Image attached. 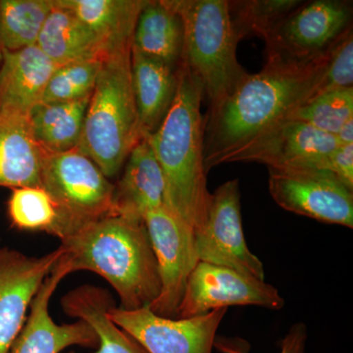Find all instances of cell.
I'll use <instances>...</instances> for the list:
<instances>
[{"label":"cell","instance_id":"27","mask_svg":"<svg viewBox=\"0 0 353 353\" xmlns=\"http://www.w3.org/2000/svg\"><path fill=\"white\" fill-rule=\"evenodd\" d=\"M353 118V88L316 95L290 111L284 120H296L326 134L336 136Z\"/></svg>","mask_w":353,"mask_h":353},{"label":"cell","instance_id":"29","mask_svg":"<svg viewBox=\"0 0 353 353\" xmlns=\"http://www.w3.org/2000/svg\"><path fill=\"white\" fill-rule=\"evenodd\" d=\"M8 201V214L14 227L23 231L52 234L57 224L54 203L41 187L12 189Z\"/></svg>","mask_w":353,"mask_h":353},{"label":"cell","instance_id":"16","mask_svg":"<svg viewBox=\"0 0 353 353\" xmlns=\"http://www.w3.org/2000/svg\"><path fill=\"white\" fill-rule=\"evenodd\" d=\"M57 65L38 46L3 50L0 66V114L29 118L41 103L46 85Z\"/></svg>","mask_w":353,"mask_h":353},{"label":"cell","instance_id":"10","mask_svg":"<svg viewBox=\"0 0 353 353\" xmlns=\"http://www.w3.org/2000/svg\"><path fill=\"white\" fill-rule=\"evenodd\" d=\"M269 192L274 201L290 212L353 227V190L330 172L269 169Z\"/></svg>","mask_w":353,"mask_h":353},{"label":"cell","instance_id":"33","mask_svg":"<svg viewBox=\"0 0 353 353\" xmlns=\"http://www.w3.org/2000/svg\"><path fill=\"white\" fill-rule=\"evenodd\" d=\"M334 137L340 145L353 143V118L348 120Z\"/></svg>","mask_w":353,"mask_h":353},{"label":"cell","instance_id":"31","mask_svg":"<svg viewBox=\"0 0 353 353\" xmlns=\"http://www.w3.org/2000/svg\"><path fill=\"white\" fill-rule=\"evenodd\" d=\"M307 330L303 323L294 325L281 341V353H305ZM214 347L221 353H250V343L241 338L216 336Z\"/></svg>","mask_w":353,"mask_h":353},{"label":"cell","instance_id":"5","mask_svg":"<svg viewBox=\"0 0 353 353\" xmlns=\"http://www.w3.org/2000/svg\"><path fill=\"white\" fill-rule=\"evenodd\" d=\"M183 27V57L199 79L209 109L214 108L248 75L236 57L227 0H167Z\"/></svg>","mask_w":353,"mask_h":353},{"label":"cell","instance_id":"11","mask_svg":"<svg viewBox=\"0 0 353 353\" xmlns=\"http://www.w3.org/2000/svg\"><path fill=\"white\" fill-rule=\"evenodd\" d=\"M228 308L190 318H165L146 307L125 310L114 305L112 321L148 353H212L216 333Z\"/></svg>","mask_w":353,"mask_h":353},{"label":"cell","instance_id":"3","mask_svg":"<svg viewBox=\"0 0 353 353\" xmlns=\"http://www.w3.org/2000/svg\"><path fill=\"white\" fill-rule=\"evenodd\" d=\"M70 271H90L117 292L121 308L146 307L160 294L157 262L145 221L110 215L61 241Z\"/></svg>","mask_w":353,"mask_h":353},{"label":"cell","instance_id":"15","mask_svg":"<svg viewBox=\"0 0 353 353\" xmlns=\"http://www.w3.org/2000/svg\"><path fill=\"white\" fill-rule=\"evenodd\" d=\"M70 274L68 265L60 257L32 299L24 328L9 353H60L71 347H97V334L87 323L77 320L59 325L51 317V297Z\"/></svg>","mask_w":353,"mask_h":353},{"label":"cell","instance_id":"7","mask_svg":"<svg viewBox=\"0 0 353 353\" xmlns=\"http://www.w3.org/2000/svg\"><path fill=\"white\" fill-rule=\"evenodd\" d=\"M352 27V2H301L264 39L265 63L301 64L321 57Z\"/></svg>","mask_w":353,"mask_h":353},{"label":"cell","instance_id":"13","mask_svg":"<svg viewBox=\"0 0 353 353\" xmlns=\"http://www.w3.org/2000/svg\"><path fill=\"white\" fill-rule=\"evenodd\" d=\"M61 246L43 256L0 248V353H9L24 328L37 292L54 268Z\"/></svg>","mask_w":353,"mask_h":353},{"label":"cell","instance_id":"30","mask_svg":"<svg viewBox=\"0 0 353 353\" xmlns=\"http://www.w3.org/2000/svg\"><path fill=\"white\" fill-rule=\"evenodd\" d=\"M350 88H353L352 27L330 48L328 63L313 97L332 90Z\"/></svg>","mask_w":353,"mask_h":353},{"label":"cell","instance_id":"9","mask_svg":"<svg viewBox=\"0 0 353 353\" xmlns=\"http://www.w3.org/2000/svg\"><path fill=\"white\" fill-rule=\"evenodd\" d=\"M194 239L199 261L264 281L263 263L250 252L243 234L238 179L222 183L211 194L205 224Z\"/></svg>","mask_w":353,"mask_h":353},{"label":"cell","instance_id":"32","mask_svg":"<svg viewBox=\"0 0 353 353\" xmlns=\"http://www.w3.org/2000/svg\"><path fill=\"white\" fill-rule=\"evenodd\" d=\"M309 169L330 172L353 190V143L339 145L333 152L316 160Z\"/></svg>","mask_w":353,"mask_h":353},{"label":"cell","instance_id":"8","mask_svg":"<svg viewBox=\"0 0 353 353\" xmlns=\"http://www.w3.org/2000/svg\"><path fill=\"white\" fill-rule=\"evenodd\" d=\"M145 224L161 285L148 307L161 317L176 318L188 280L199 262L194 230L165 205L146 213Z\"/></svg>","mask_w":353,"mask_h":353},{"label":"cell","instance_id":"23","mask_svg":"<svg viewBox=\"0 0 353 353\" xmlns=\"http://www.w3.org/2000/svg\"><path fill=\"white\" fill-rule=\"evenodd\" d=\"M132 50L178 68L183 54V22L167 0H146L132 36Z\"/></svg>","mask_w":353,"mask_h":353},{"label":"cell","instance_id":"19","mask_svg":"<svg viewBox=\"0 0 353 353\" xmlns=\"http://www.w3.org/2000/svg\"><path fill=\"white\" fill-rule=\"evenodd\" d=\"M43 157L29 118L0 114V187H41Z\"/></svg>","mask_w":353,"mask_h":353},{"label":"cell","instance_id":"21","mask_svg":"<svg viewBox=\"0 0 353 353\" xmlns=\"http://www.w3.org/2000/svg\"><path fill=\"white\" fill-rule=\"evenodd\" d=\"M61 305L65 314L87 323L94 330L97 353H148L111 319L108 311L115 303L108 290L92 285H80L62 297Z\"/></svg>","mask_w":353,"mask_h":353},{"label":"cell","instance_id":"20","mask_svg":"<svg viewBox=\"0 0 353 353\" xmlns=\"http://www.w3.org/2000/svg\"><path fill=\"white\" fill-rule=\"evenodd\" d=\"M94 32L109 55L132 48V36L146 0H54Z\"/></svg>","mask_w":353,"mask_h":353},{"label":"cell","instance_id":"22","mask_svg":"<svg viewBox=\"0 0 353 353\" xmlns=\"http://www.w3.org/2000/svg\"><path fill=\"white\" fill-rule=\"evenodd\" d=\"M37 46L57 66L108 57L94 32L75 14L55 3L44 23Z\"/></svg>","mask_w":353,"mask_h":353},{"label":"cell","instance_id":"35","mask_svg":"<svg viewBox=\"0 0 353 353\" xmlns=\"http://www.w3.org/2000/svg\"><path fill=\"white\" fill-rule=\"evenodd\" d=\"M68 353H75V352H69Z\"/></svg>","mask_w":353,"mask_h":353},{"label":"cell","instance_id":"18","mask_svg":"<svg viewBox=\"0 0 353 353\" xmlns=\"http://www.w3.org/2000/svg\"><path fill=\"white\" fill-rule=\"evenodd\" d=\"M176 69L132 50V85L141 139L157 132L166 117L178 87Z\"/></svg>","mask_w":353,"mask_h":353},{"label":"cell","instance_id":"6","mask_svg":"<svg viewBox=\"0 0 353 353\" xmlns=\"http://www.w3.org/2000/svg\"><path fill=\"white\" fill-rule=\"evenodd\" d=\"M41 188L57 208L51 236L60 241L114 213V185L78 148L66 152H43Z\"/></svg>","mask_w":353,"mask_h":353},{"label":"cell","instance_id":"14","mask_svg":"<svg viewBox=\"0 0 353 353\" xmlns=\"http://www.w3.org/2000/svg\"><path fill=\"white\" fill-rule=\"evenodd\" d=\"M340 145L336 137L296 120H282L260 134L228 162H256L269 169L310 168Z\"/></svg>","mask_w":353,"mask_h":353},{"label":"cell","instance_id":"34","mask_svg":"<svg viewBox=\"0 0 353 353\" xmlns=\"http://www.w3.org/2000/svg\"><path fill=\"white\" fill-rule=\"evenodd\" d=\"M2 60H3V48L0 44V66H1Z\"/></svg>","mask_w":353,"mask_h":353},{"label":"cell","instance_id":"1","mask_svg":"<svg viewBox=\"0 0 353 353\" xmlns=\"http://www.w3.org/2000/svg\"><path fill=\"white\" fill-rule=\"evenodd\" d=\"M330 50L301 64L264 63L248 74L214 108L209 109L204 130L206 173L250 143L257 136L312 99L322 79Z\"/></svg>","mask_w":353,"mask_h":353},{"label":"cell","instance_id":"12","mask_svg":"<svg viewBox=\"0 0 353 353\" xmlns=\"http://www.w3.org/2000/svg\"><path fill=\"white\" fill-rule=\"evenodd\" d=\"M279 309L285 301L275 287L240 272L199 261L190 274L178 317L190 318L229 306Z\"/></svg>","mask_w":353,"mask_h":353},{"label":"cell","instance_id":"17","mask_svg":"<svg viewBox=\"0 0 353 353\" xmlns=\"http://www.w3.org/2000/svg\"><path fill=\"white\" fill-rule=\"evenodd\" d=\"M113 204L115 215L138 221L165 205L163 173L148 139H141L130 153L114 185Z\"/></svg>","mask_w":353,"mask_h":353},{"label":"cell","instance_id":"2","mask_svg":"<svg viewBox=\"0 0 353 353\" xmlns=\"http://www.w3.org/2000/svg\"><path fill=\"white\" fill-rule=\"evenodd\" d=\"M173 103L157 132L145 138L165 181V206L192 230L205 224L211 194L204 168L203 87L183 57L176 69Z\"/></svg>","mask_w":353,"mask_h":353},{"label":"cell","instance_id":"26","mask_svg":"<svg viewBox=\"0 0 353 353\" xmlns=\"http://www.w3.org/2000/svg\"><path fill=\"white\" fill-rule=\"evenodd\" d=\"M303 1L297 0H236L229 1L232 27L238 39L257 37L263 39L269 32Z\"/></svg>","mask_w":353,"mask_h":353},{"label":"cell","instance_id":"28","mask_svg":"<svg viewBox=\"0 0 353 353\" xmlns=\"http://www.w3.org/2000/svg\"><path fill=\"white\" fill-rule=\"evenodd\" d=\"M104 60H85L57 66L46 85L41 103L90 99Z\"/></svg>","mask_w":353,"mask_h":353},{"label":"cell","instance_id":"25","mask_svg":"<svg viewBox=\"0 0 353 353\" xmlns=\"http://www.w3.org/2000/svg\"><path fill=\"white\" fill-rule=\"evenodd\" d=\"M53 0H0V44L15 51L36 46Z\"/></svg>","mask_w":353,"mask_h":353},{"label":"cell","instance_id":"4","mask_svg":"<svg viewBox=\"0 0 353 353\" xmlns=\"http://www.w3.org/2000/svg\"><path fill=\"white\" fill-rule=\"evenodd\" d=\"M131 53L132 48H124L104 60L78 146L109 180L119 174L143 139L132 92Z\"/></svg>","mask_w":353,"mask_h":353},{"label":"cell","instance_id":"24","mask_svg":"<svg viewBox=\"0 0 353 353\" xmlns=\"http://www.w3.org/2000/svg\"><path fill=\"white\" fill-rule=\"evenodd\" d=\"M90 99L39 103L34 108L29 116L30 125L43 152L59 153L78 148Z\"/></svg>","mask_w":353,"mask_h":353}]
</instances>
